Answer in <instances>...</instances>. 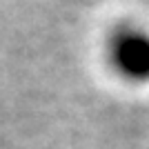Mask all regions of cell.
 Masks as SVG:
<instances>
[{"label":"cell","instance_id":"1","mask_svg":"<svg viewBox=\"0 0 149 149\" xmlns=\"http://www.w3.org/2000/svg\"><path fill=\"white\" fill-rule=\"evenodd\" d=\"M107 62L129 85H149V31L136 22H120L107 36Z\"/></svg>","mask_w":149,"mask_h":149}]
</instances>
